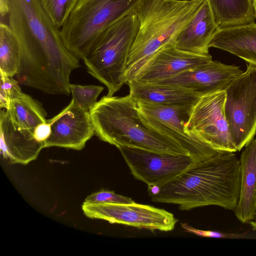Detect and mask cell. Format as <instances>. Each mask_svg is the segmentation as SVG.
Listing matches in <instances>:
<instances>
[{"label":"cell","mask_w":256,"mask_h":256,"mask_svg":"<svg viewBox=\"0 0 256 256\" xmlns=\"http://www.w3.org/2000/svg\"><path fill=\"white\" fill-rule=\"evenodd\" d=\"M224 113L232 140L240 150L256 133V65L248 64L225 90Z\"/></svg>","instance_id":"obj_7"},{"label":"cell","mask_w":256,"mask_h":256,"mask_svg":"<svg viewBox=\"0 0 256 256\" xmlns=\"http://www.w3.org/2000/svg\"><path fill=\"white\" fill-rule=\"evenodd\" d=\"M204 0H144L135 12L138 29L126 64V82L134 80L179 34Z\"/></svg>","instance_id":"obj_3"},{"label":"cell","mask_w":256,"mask_h":256,"mask_svg":"<svg viewBox=\"0 0 256 256\" xmlns=\"http://www.w3.org/2000/svg\"><path fill=\"white\" fill-rule=\"evenodd\" d=\"M72 100L80 108L90 112L97 102V98L104 87L95 85L70 84Z\"/></svg>","instance_id":"obj_24"},{"label":"cell","mask_w":256,"mask_h":256,"mask_svg":"<svg viewBox=\"0 0 256 256\" xmlns=\"http://www.w3.org/2000/svg\"><path fill=\"white\" fill-rule=\"evenodd\" d=\"M256 65V24L218 28L210 44Z\"/></svg>","instance_id":"obj_18"},{"label":"cell","mask_w":256,"mask_h":256,"mask_svg":"<svg viewBox=\"0 0 256 256\" xmlns=\"http://www.w3.org/2000/svg\"><path fill=\"white\" fill-rule=\"evenodd\" d=\"M212 60L209 54H193L179 50L174 46H168L160 52L134 80L156 82Z\"/></svg>","instance_id":"obj_14"},{"label":"cell","mask_w":256,"mask_h":256,"mask_svg":"<svg viewBox=\"0 0 256 256\" xmlns=\"http://www.w3.org/2000/svg\"><path fill=\"white\" fill-rule=\"evenodd\" d=\"M6 112L13 126L34 134L35 128L46 122V112L37 100L22 92L12 99Z\"/></svg>","instance_id":"obj_20"},{"label":"cell","mask_w":256,"mask_h":256,"mask_svg":"<svg viewBox=\"0 0 256 256\" xmlns=\"http://www.w3.org/2000/svg\"><path fill=\"white\" fill-rule=\"evenodd\" d=\"M252 227L254 229L256 230V221L252 222Z\"/></svg>","instance_id":"obj_31"},{"label":"cell","mask_w":256,"mask_h":256,"mask_svg":"<svg viewBox=\"0 0 256 256\" xmlns=\"http://www.w3.org/2000/svg\"><path fill=\"white\" fill-rule=\"evenodd\" d=\"M51 124L48 121L39 124L34 132V138L39 142H45L51 134Z\"/></svg>","instance_id":"obj_27"},{"label":"cell","mask_w":256,"mask_h":256,"mask_svg":"<svg viewBox=\"0 0 256 256\" xmlns=\"http://www.w3.org/2000/svg\"><path fill=\"white\" fill-rule=\"evenodd\" d=\"M53 24L60 30L66 22L78 0H39Z\"/></svg>","instance_id":"obj_23"},{"label":"cell","mask_w":256,"mask_h":256,"mask_svg":"<svg viewBox=\"0 0 256 256\" xmlns=\"http://www.w3.org/2000/svg\"><path fill=\"white\" fill-rule=\"evenodd\" d=\"M218 28L254 23L252 0H207Z\"/></svg>","instance_id":"obj_21"},{"label":"cell","mask_w":256,"mask_h":256,"mask_svg":"<svg viewBox=\"0 0 256 256\" xmlns=\"http://www.w3.org/2000/svg\"><path fill=\"white\" fill-rule=\"evenodd\" d=\"M138 29L135 13L124 16L101 33L83 60L88 73L106 86L108 96L126 84L128 58Z\"/></svg>","instance_id":"obj_5"},{"label":"cell","mask_w":256,"mask_h":256,"mask_svg":"<svg viewBox=\"0 0 256 256\" xmlns=\"http://www.w3.org/2000/svg\"><path fill=\"white\" fill-rule=\"evenodd\" d=\"M181 226L185 231L201 236L222 238H225L227 236V235L216 232L196 229L186 223L181 224Z\"/></svg>","instance_id":"obj_28"},{"label":"cell","mask_w":256,"mask_h":256,"mask_svg":"<svg viewBox=\"0 0 256 256\" xmlns=\"http://www.w3.org/2000/svg\"><path fill=\"white\" fill-rule=\"evenodd\" d=\"M118 148L133 176L148 188L168 182L197 162L186 155L160 154L128 146Z\"/></svg>","instance_id":"obj_11"},{"label":"cell","mask_w":256,"mask_h":256,"mask_svg":"<svg viewBox=\"0 0 256 256\" xmlns=\"http://www.w3.org/2000/svg\"><path fill=\"white\" fill-rule=\"evenodd\" d=\"M8 25L18 40V84L46 94L69 95L70 76L80 66L39 0H8Z\"/></svg>","instance_id":"obj_1"},{"label":"cell","mask_w":256,"mask_h":256,"mask_svg":"<svg viewBox=\"0 0 256 256\" xmlns=\"http://www.w3.org/2000/svg\"><path fill=\"white\" fill-rule=\"evenodd\" d=\"M90 114L94 134L117 148L128 146L191 156L178 142L145 122L136 102L130 94L124 96H105L97 102Z\"/></svg>","instance_id":"obj_4"},{"label":"cell","mask_w":256,"mask_h":256,"mask_svg":"<svg viewBox=\"0 0 256 256\" xmlns=\"http://www.w3.org/2000/svg\"><path fill=\"white\" fill-rule=\"evenodd\" d=\"M252 6L255 14V17L256 19V0H252Z\"/></svg>","instance_id":"obj_30"},{"label":"cell","mask_w":256,"mask_h":256,"mask_svg":"<svg viewBox=\"0 0 256 256\" xmlns=\"http://www.w3.org/2000/svg\"><path fill=\"white\" fill-rule=\"evenodd\" d=\"M218 28L208 2L204 0L178 35L174 46L193 54H208L210 42Z\"/></svg>","instance_id":"obj_16"},{"label":"cell","mask_w":256,"mask_h":256,"mask_svg":"<svg viewBox=\"0 0 256 256\" xmlns=\"http://www.w3.org/2000/svg\"><path fill=\"white\" fill-rule=\"evenodd\" d=\"M130 94L136 102L163 106H188L201 96L172 85L132 81L128 83Z\"/></svg>","instance_id":"obj_19"},{"label":"cell","mask_w":256,"mask_h":256,"mask_svg":"<svg viewBox=\"0 0 256 256\" xmlns=\"http://www.w3.org/2000/svg\"><path fill=\"white\" fill-rule=\"evenodd\" d=\"M144 0H78L60 29L67 50L84 60L101 33L124 16L134 13Z\"/></svg>","instance_id":"obj_6"},{"label":"cell","mask_w":256,"mask_h":256,"mask_svg":"<svg viewBox=\"0 0 256 256\" xmlns=\"http://www.w3.org/2000/svg\"><path fill=\"white\" fill-rule=\"evenodd\" d=\"M225 90L202 96L192 106L188 129L214 148L236 152L224 113Z\"/></svg>","instance_id":"obj_10"},{"label":"cell","mask_w":256,"mask_h":256,"mask_svg":"<svg viewBox=\"0 0 256 256\" xmlns=\"http://www.w3.org/2000/svg\"><path fill=\"white\" fill-rule=\"evenodd\" d=\"M240 160V194L234 210L237 218L245 223L256 215V140L246 146Z\"/></svg>","instance_id":"obj_17"},{"label":"cell","mask_w":256,"mask_h":256,"mask_svg":"<svg viewBox=\"0 0 256 256\" xmlns=\"http://www.w3.org/2000/svg\"><path fill=\"white\" fill-rule=\"evenodd\" d=\"M48 121L52 131L44 142L45 148L58 146L80 150L94 134L90 112L78 107L72 100Z\"/></svg>","instance_id":"obj_12"},{"label":"cell","mask_w":256,"mask_h":256,"mask_svg":"<svg viewBox=\"0 0 256 256\" xmlns=\"http://www.w3.org/2000/svg\"><path fill=\"white\" fill-rule=\"evenodd\" d=\"M240 186V160L234 152L222 151L194 162L176 178L148 190L152 202L176 204L182 210L210 205L234 210Z\"/></svg>","instance_id":"obj_2"},{"label":"cell","mask_w":256,"mask_h":256,"mask_svg":"<svg viewBox=\"0 0 256 256\" xmlns=\"http://www.w3.org/2000/svg\"><path fill=\"white\" fill-rule=\"evenodd\" d=\"M242 72L240 66L212 60L154 83L180 87L202 96L225 90L230 82Z\"/></svg>","instance_id":"obj_13"},{"label":"cell","mask_w":256,"mask_h":256,"mask_svg":"<svg viewBox=\"0 0 256 256\" xmlns=\"http://www.w3.org/2000/svg\"><path fill=\"white\" fill-rule=\"evenodd\" d=\"M82 208L84 214L90 218L152 231H170L178 221L172 214L164 210L134 202L131 203L84 202Z\"/></svg>","instance_id":"obj_9"},{"label":"cell","mask_w":256,"mask_h":256,"mask_svg":"<svg viewBox=\"0 0 256 256\" xmlns=\"http://www.w3.org/2000/svg\"><path fill=\"white\" fill-rule=\"evenodd\" d=\"M84 202L89 203H131L134 201L130 198L116 194L114 191L103 190L89 195Z\"/></svg>","instance_id":"obj_26"},{"label":"cell","mask_w":256,"mask_h":256,"mask_svg":"<svg viewBox=\"0 0 256 256\" xmlns=\"http://www.w3.org/2000/svg\"><path fill=\"white\" fill-rule=\"evenodd\" d=\"M136 102L140 114L146 123L178 142L195 160L222 152L214 148L188 129L187 123L193 104L170 106Z\"/></svg>","instance_id":"obj_8"},{"label":"cell","mask_w":256,"mask_h":256,"mask_svg":"<svg viewBox=\"0 0 256 256\" xmlns=\"http://www.w3.org/2000/svg\"><path fill=\"white\" fill-rule=\"evenodd\" d=\"M20 58V46L8 24H0V72L10 77L18 74Z\"/></svg>","instance_id":"obj_22"},{"label":"cell","mask_w":256,"mask_h":256,"mask_svg":"<svg viewBox=\"0 0 256 256\" xmlns=\"http://www.w3.org/2000/svg\"><path fill=\"white\" fill-rule=\"evenodd\" d=\"M45 148L44 142H39L32 134L15 128L6 111L0 112V150L2 156L12 164H26L36 160Z\"/></svg>","instance_id":"obj_15"},{"label":"cell","mask_w":256,"mask_h":256,"mask_svg":"<svg viewBox=\"0 0 256 256\" xmlns=\"http://www.w3.org/2000/svg\"><path fill=\"white\" fill-rule=\"evenodd\" d=\"M8 9V0H0V13L1 18L7 16Z\"/></svg>","instance_id":"obj_29"},{"label":"cell","mask_w":256,"mask_h":256,"mask_svg":"<svg viewBox=\"0 0 256 256\" xmlns=\"http://www.w3.org/2000/svg\"><path fill=\"white\" fill-rule=\"evenodd\" d=\"M18 82L0 72V107L7 110L10 100L22 92Z\"/></svg>","instance_id":"obj_25"}]
</instances>
